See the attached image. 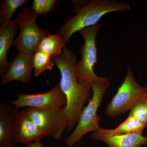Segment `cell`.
Instances as JSON below:
<instances>
[{
    "mask_svg": "<svg viewBox=\"0 0 147 147\" xmlns=\"http://www.w3.org/2000/svg\"><path fill=\"white\" fill-rule=\"evenodd\" d=\"M51 58L60 71L59 84L67 100L64 111L68 118L67 131L69 132L79 121L86 101L90 100L91 84L77 82L75 76L77 58L72 51L65 47L60 55Z\"/></svg>",
    "mask_w": 147,
    "mask_h": 147,
    "instance_id": "cell-1",
    "label": "cell"
},
{
    "mask_svg": "<svg viewBox=\"0 0 147 147\" xmlns=\"http://www.w3.org/2000/svg\"><path fill=\"white\" fill-rule=\"evenodd\" d=\"M75 6L74 11L76 15L68 18L61 26L55 34L62 37L65 44L70 41L72 35L81 29L94 26L98 24L106 13L115 11H125L131 9L129 3L115 0H92L83 2Z\"/></svg>",
    "mask_w": 147,
    "mask_h": 147,
    "instance_id": "cell-2",
    "label": "cell"
},
{
    "mask_svg": "<svg viewBox=\"0 0 147 147\" xmlns=\"http://www.w3.org/2000/svg\"><path fill=\"white\" fill-rule=\"evenodd\" d=\"M91 84L92 96L89 100L87 106L82 110L78 124L74 131L65 139V142L68 147L73 146L88 132H94L100 128L99 126L100 117L97 114L98 109L110 86V82L108 80Z\"/></svg>",
    "mask_w": 147,
    "mask_h": 147,
    "instance_id": "cell-3",
    "label": "cell"
},
{
    "mask_svg": "<svg viewBox=\"0 0 147 147\" xmlns=\"http://www.w3.org/2000/svg\"><path fill=\"white\" fill-rule=\"evenodd\" d=\"M100 28V24L81 29L79 33L84 38V43L81 48V59L76 63L75 76L77 82L83 83H98L109 80L108 77L97 76L94 66L97 63V50L96 37Z\"/></svg>",
    "mask_w": 147,
    "mask_h": 147,
    "instance_id": "cell-4",
    "label": "cell"
},
{
    "mask_svg": "<svg viewBox=\"0 0 147 147\" xmlns=\"http://www.w3.org/2000/svg\"><path fill=\"white\" fill-rule=\"evenodd\" d=\"M37 16L36 12L28 7L22 9L18 13L16 18L20 32L12 45L18 52L34 53L38 50L43 38L51 34L48 30H42L37 26L35 21Z\"/></svg>",
    "mask_w": 147,
    "mask_h": 147,
    "instance_id": "cell-5",
    "label": "cell"
},
{
    "mask_svg": "<svg viewBox=\"0 0 147 147\" xmlns=\"http://www.w3.org/2000/svg\"><path fill=\"white\" fill-rule=\"evenodd\" d=\"M145 98H147V87L137 83L131 67H129L122 84L107 105L106 114L110 117L122 115Z\"/></svg>",
    "mask_w": 147,
    "mask_h": 147,
    "instance_id": "cell-6",
    "label": "cell"
},
{
    "mask_svg": "<svg viewBox=\"0 0 147 147\" xmlns=\"http://www.w3.org/2000/svg\"><path fill=\"white\" fill-rule=\"evenodd\" d=\"M65 106L57 109L28 108L26 109L31 118L47 136L59 139L67 129L68 119L64 113Z\"/></svg>",
    "mask_w": 147,
    "mask_h": 147,
    "instance_id": "cell-7",
    "label": "cell"
},
{
    "mask_svg": "<svg viewBox=\"0 0 147 147\" xmlns=\"http://www.w3.org/2000/svg\"><path fill=\"white\" fill-rule=\"evenodd\" d=\"M18 98L11 100V105L18 109L22 107L57 109L65 106L67 102L65 95L59 83L50 91L37 94H17Z\"/></svg>",
    "mask_w": 147,
    "mask_h": 147,
    "instance_id": "cell-8",
    "label": "cell"
},
{
    "mask_svg": "<svg viewBox=\"0 0 147 147\" xmlns=\"http://www.w3.org/2000/svg\"><path fill=\"white\" fill-rule=\"evenodd\" d=\"M47 136L31 118L26 110L19 111L16 116L14 129L15 143L28 145Z\"/></svg>",
    "mask_w": 147,
    "mask_h": 147,
    "instance_id": "cell-9",
    "label": "cell"
},
{
    "mask_svg": "<svg viewBox=\"0 0 147 147\" xmlns=\"http://www.w3.org/2000/svg\"><path fill=\"white\" fill-rule=\"evenodd\" d=\"M34 53L18 52L16 57L9 63L7 71L1 76V83L7 84L13 81L27 84L32 76V60Z\"/></svg>",
    "mask_w": 147,
    "mask_h": 147,
    "instance_id": "cell-10",
    "label": "cell"
},
{
    "mask_svg": "<svg viewBox=\"0 0 147 147\" xmlns=\"http://www.w3.org/2000/svg\"><path fill=\"white\" fill-rule=\"evenodd\" d=\"M18 109L3 101L0 103V147H15L14 129Z\"/></svg>",
    "mask_w": 147,
    "mask_h": 147,
    "instance_id": "cell-11",
    "label": "cell"
},
{
    "mask_svg": "<svg viewBox=\"0 0 147 147\" xmlns=\"http://www.w3.org/2000/svg\"><path fill=\"white\" fill-rule=\"evenodd\" d=\"M19 27L17 18L10 22L1 24L0 27V75L5 74L7 70L9 63L7 54L14 39V36Z\"/></svg>",
    "mask_w": 147,
    "mask_h": 147,
    "instance_id": "cell-12",
    "label": "cell"
},
{
    "mask_svg": "<svg viewBox=\"0 0 147 147\" xmlns=\"http://www.w3.org/2000/svg\"><path fill=\"white\" fill-rule=\"evenodd\" d=\"M146 125L142 123L133 116L129 115L125 121L117 128L113 129L100 128L92 134L93 140H100L104 137L120 136L132 133L143 134Z\"/></svg>",
    "mask_w": 147,
    "mask_h": 147,
    "instance_id": "cell-13",
    "label": "cell"
},
{
    "mask_svg": "<svg viewBox=\"0 0 147 147\" xmlns=\"http://www.w3.org/2000/svg\"><path fill=\"white\" fill-rule=\"evenodd\" d=\"M100 141L105 142L108 147H141L147 144V136L137 133L102 138Z\"/></svg>",
    "mask_w": 147,
    "mask_h": 147,
    "instance_id": "cell-14",
    "label": "cell"
},
{
    "mask_svg": "<svg viewBox=\"0 0 147 147\" xmlns=\"http://www.w3.org/2000/svg\"><path fill=\"white\" fill-rule=\"evenodd\" d=\"M65 45L62 37L50 34L43 38L38 50L52 57L60 55Z\"/></svg>",
    "mask_w": 147,
    "mask_h": 147,
    "instance_id": "cell-15",
    "label": "cell"
},
{
    "mask_svg": "<svg viewBox=\"0 0 147 147\" xmlns=\"http://www.w3.org/2000/svg\"><path fill=\"white\" fill-rule=\"evenodd\" d=\"M28 0H3L0 9V23L5 24L12 20V16L16 9L26 4Z\"/></svg>",
    "mask_w": 147,
    "mask_h": 147,
    "instance_id": "cell-16",
    "label": "cell"
},
{
    "mask_svg": "<svg viewBox=\"0 0 147 147\" xmlns=\"http://www.w3.org/2000/svg\"><path fill=\"white\" fill-rule=\"evenodd\" d=\"M54 63L52 58L45 53L38 50L34 53L32 60V66L34 69V75L38 77L46 70L53 68Z\"/></svg>",
    "mask_w": 147,
    "mask_h": 147,
    "instance_id": "cell-17",
    "label": "cell"
},
{
    "mask_svg": "<svg viewBox=\"0 0 147 147\" xmlns=\"http://www.w3.org/2000/svg\"><path fill=\"white\" fill-rule=\"evenodd\" d=\"M129 115L147 125V98L142 99L135 104L130 109Z\"/></svg>",
    "mask_w": 147,
    "mask_h": 147,
    "instance_id": "cell-18",
    "label": "cell"
},
{
    "mask_svg": "<svg viewBox=\"0 0 147 147\" xmlns=\"http://www.w3.org/2000/svg\"><path fill=\"white\" fill-rule=\"evenodd\" d=\"M57 3L56 0H34L32 9L38 14L43 15L52 11Z\"/></svg>",
    "mask_w": 147,
    "mask_h": 147,
    "instance_id": "cell-19",
    "label": "cell"
},
{
    "mask_svg": "<svg viewBox=\"0 0 147 147\" xmlns=\"http://www.w3.org/2000/svg\"><path fill=\"white\" fill-rule=\"evenodd\" d=\"M40 141L41 140H38L31 144L26 146L25 147H43V145L40 142Z\"/></svg>",
    "mask_w": 147,
    "mask_h": 147,
    "instance_id": "cell-20",
    "label": "cell"
}]
</instances>
